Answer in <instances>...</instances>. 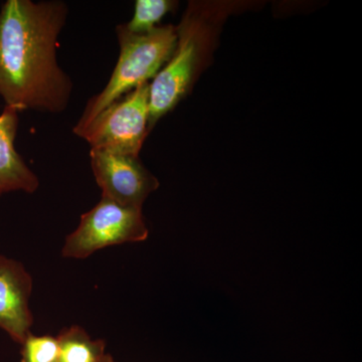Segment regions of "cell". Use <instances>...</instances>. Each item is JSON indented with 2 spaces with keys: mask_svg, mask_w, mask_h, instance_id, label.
<instances>
[{
  "mask_svg": "<svg viewBox=\"0 0 362 362\" xmlns=\"http://www.w3.org/2000/svg\"><path fill=\"white\" fill-rule=\"evenodd\" d=\"M68 14L61 0H6L0 7V97L6 106L52 114L68 108L74 86L57 59Z\"/></svg>",
  "mask_w": 362,
  "mask_h": 362,
  "instance_id": "6da1fadb",
  "label": "cell"
},
{
  "mask_svg": "<svg viewBox=\"0 0 362 362\" xmlns=\"http://www.w3.org/2000/svg\"><path fill=\"white\" fill-rule=\"evenodd\" d=\"M120 54L110 80L86 106L73 131L86 127L107 107L154 77L170 59L177 42V28L157 26L145 33H130L125 25L116 28Z\"/></svg>",
  "mask_w": 362,
  "mask_h": 362,
  "instance_id": "7a4b0ae2",
  "label": "cell"
},
{
  "mask_svg": "<svg viewBox=\"0 0 362 362\" xmlns=\"http://www.w3.org/2000/svg\"><path fill=\"white\" fill-rule=\"evenodd\" d=\"M206 28L201 11L190 6L177 26L175 52L149 84L151 129L157 121L175 108L194 84L204 59Z\"/></svg>",
  "mask_w": 362,
  "mask_h": 362,
  "instance_id": "3957f363",
  "label": "cell"
},
{
  "mask_svg": "<svg viewBox=\"0 0 362 362\" xmlns=\"http://www.w3.org/2000/svg\"><path fill=\"white\" fill-rule=\"evenodd\" d=\"M149 84L145 83L107 107L86 127L74 134L89 143L90 149L139 156L151 127Z\"/></svg>",
  "mask_w": 362,
  "mask_h": 362,
  "instance_id": "277c9868",
  "label": "cell"
},
{
  "mask_svg": "<svg viewBox=\"0 0 362 362\" xmlns=\"http://www.w3.org/2000/svg\"><path fill=\"white\" fill-rule=\"evenodd\" d=\"M148 228L142 209L125 206L102 197L90 211L81 216L80 225L66 237L63 256L85 259L98 250L124 243L142 242Z\"/></svg>",
  "mask_w": 362,
  "mask_h": 362,
  "instance_id": "5b68a950",
  "label": "cell"
},
{
  "mask_svg": "<svg viewBox=\"0 0 362 362\" xmlns=\"http://www.w3.org/2000/svg\"><path fill=\"white\" fill-rule=\"evenodd\" d=\"M90 168L102 197L122 206L142 209L159 181L143 165L139 156H123L106 150H90Z\"/></svg>",
  "mask_w": 362,
  "mask_h": 362,
  "instance_id": "8992f818",
  "label": "cell"
},
{
  "mask_svg": "<svg viewBox=\"0 0 362 362\" xmlns=\"http://www.w3.org/2000/svg\"><path fill=\"white\" fill-rule=\"evenodd\" d=\"M33 279L20 262L0 255V329L23 343L30 333Z\"/></svg>",
  "mask_w": 362,
  "mask_h": 362,
  "instance_id": "52a82bcc",
  "label": "cell"
},
{
  "mask_svg": "<svg viewBox=\"0 0 362 362\" xmlns=\"http://www.w3.org/2000/svg\"><path fill=\"white\" fill-rule=\"evenodd\" d=\"M18 113L6 106L0 114V192L33 194L40 185L39 178L23 161L14 147L18 128Z\"/></svg>",
  "mask_w": 362,
  "mask_h": 362,
  "instance_id": "ba28073f",
  "label": "cell"
},
{
  "mask_svg": "<svg viewBox=\"0 0 362 362\" xmlns=\"http://www.w3.org/2000/svg\"><path fill=\"white\" fill-rule=\"evenodd\" d=\"M59 362H103V340H93L83 328L71 326L65 328L58 337Z\"/></svg>",
  "mask_w": 362,
  "mask_h": 362,
  "instance_id": "9c48e42d",
  "label": "cell"
},
{
  "mask_svg": "<svg viewBox=\"0 0 362 362\" xmlns=\"http://www.w3.org/2000/svg\"><path fill=\"white\" fill-rule=\"evenodd\" d=\"M177 6L173 0H137L135 2L132 20L124 23L133 33L151 32L158 26L162 18Z\"/></svg>",
  "mask_w": 362,
  "mask_h": 362,
  "instance_id": "30bf717a",
  "label": "cell"
},
{
  "mask_svg": "<svg viewBox=\"0 0 362 362\" xmlns=\"http://www.w3.org/2000/svg\"><path fill=\"white\" fill-rule=\"evenodd\" d=\"M21 362H59V349L57 337H37L32 333L21 343Z\"/></svg>",
  "mask_w": 362,
  "mask_h": 362,
  "instance_id": "8fae6325",
  "label": "cell"
},
{
  "mask_svg": "<svg viewBox=\"0 0 362 362\" xmlns=\"http://www.w3.org/2000/svg\"><path fill=\"white\" fill-rule=\"evenodd\" d=\"M103 362H115L113 361V358H112V356L110 354H106V356H105Z\"/></svg>",
  "mask_w": 362,
  "mask_h": 362,
  "instance_id": "7c38bea8",
  "label": "cell"
},
{
  "mask_svg": "<svg viewBox=\"0 0 362 362\" xmlns=\"http://www.w3.org/2000/svg\"><path fill=\"white\" fill-rule=\"evenodd\" d=\"M1 194H2V192H0V195H1Z\"/></svg>",
  "mask_w": 362,
  "mask_h": 362,
  "instance_id": "4fadbf2b",
  "label": "cell"
}]
</instances>
